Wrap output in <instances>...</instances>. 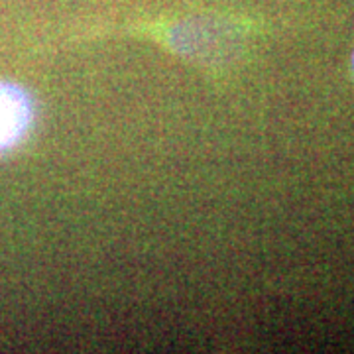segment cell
Segmentation results:
<instances>
[{"label": "cell", "mask_w": 354, "mask_h": 354, "mask_svg": "<svg viewBox=\"0 0 354 354\" xmlns=\"http://www.w3.org/2000/svg\"><path fill=\"white\" fill-rule=\"evenodd\" d=\"M34 122V102L28 91L0 81V153L18 146Z\"/></svg>", "instance_id": "obj_1"}, {"label": "cell", "mask_w": 354, "mask_h": 354, "mask_svg": "<svg viewBox=\"0 0 354 354\" xmlns=\"http://www.w3.org/2000/svg\"><path fill=\"white\" fill-rule=\"evenodd\" d=\"M353 69H354V53H353Z\"/></svg>", "instance_id": "obj_2"}]
</instances>
